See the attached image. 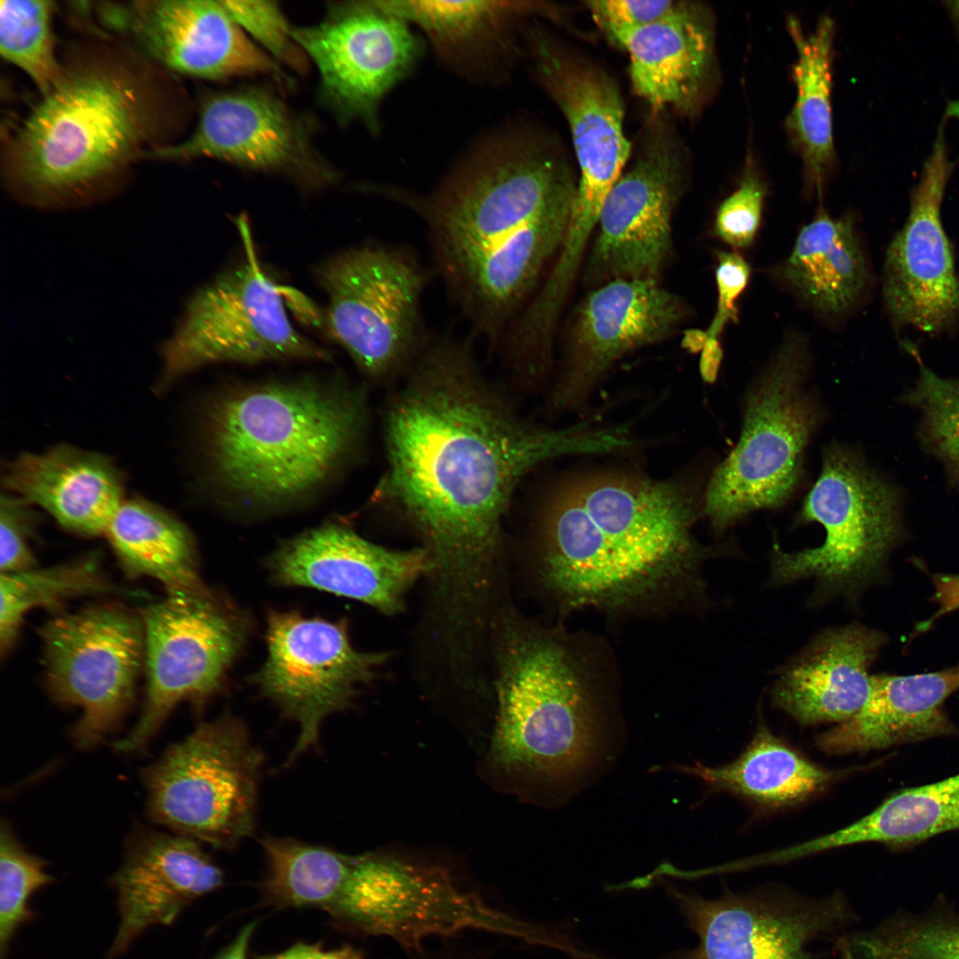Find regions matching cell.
I'll list each match as a JSON object with an SVG mask.
<instances>
[{"instance_id": "5bb4252c", "label": "cell", "mask_w": 959, "mask_h": 959, "mask_svg": "<svg viewBox=\"0 0 959 959\" xmlns=\"http://www.w3.org/2000/svg\"><path fill=\"white\" fill-rule=\"evenodd\" d=\"M39 635L50 693L82 709L71 735L90 749L133 701L145 655L142 618L118 605L95 604L57 615Z\"/></svg>"}, {"instance_id": "60d3db41", "label": "cell", "mask_w": 959, "mask_h": 959, "mask_svg": "<svg viewBox=\"0 0 959 959\" xmlns=\"http://www.w3.org/2000/svg\"><path fill=\"white\" fill-rule=\"evenodd\" d=\"M247 36L278 64L304 72L307 58L292 36V28L273 1L222 0Z\"/></svg>"}, {"instance_id": "816d5d0a", "label": "cell", "mask_w": 959, "mask_h": 959, "mask_svg": "<svg viewBox=\"0 0 959 959\" xmlns=\"http://www.w3.org/2000/svg\"><path fill=\"white\" fill-rule=\"evenodd\" d=\"M948 4H950V6H947V9L948 10V12L950 13V15L952 16V20H953V21H954V23H955V25L956 27V29L958 30V34H959V2L948 3Z\"/></svg>"}, {"instance_id": "681fc988", "label": "cell", "mask_w": 959, "mask_h": 959, "mask_svg": "<svg viewBox=\"0 0 959 959\" xmlns=\"http://www.w3.org/2000/svg\"><path fill=\"white\" fill-rule=\"evenodd\" d=\"M255 925V923H250L243 926L233 942L222 950L216 959H247L248 947Z\"/></svg>"}, {"instance_id": "1f68e13d", "label": "cell", "mask_w": 959, "mask_h": 959, "mask_svg": "<svg viewBox=\"0 0 959 959\" xmlns=\"http://www.w3.org/2000/svg\"><path fill=\"white\" fill-rule=\"evenodd\" d=\"M788 30L797 52L792 77L796 99L786 127L803 162L804 191L822 194L835 166L832 67L835 23L823 15L806 33L789 17Z\"/></svg>"}, {"instance_id": "f35d334b", "label": "cell", "mask_w": 959, "mask_h": 959, "mask_svg": "<svg viewBox=\"0 0 959 959\" xmlns=\"http://www.w3.org/2000/svg\"><path fill=\"white\" fill-rule=\"evenodd\" d=\"M904 400L922 413L923 444L959 482V380L942 378L924 365Z\"/></svg>"}, {"instance_id": "9c48e42d", "label": "cell", "mask_w": 959, "mask_h": 959, "mask_svg": "<svg viewBox=\"0 0 959 959\" xmlns=\"http://www.w3.org/2000/svg\"><path fill=\"white\" fill-rule=\"evenodd\" d=\"M265 757L241 719L200 723L143 770L149 816L218 849L251 836Z\"/></svg>"}, {"instance_id": "484cf974", "label": "cell", "mask_w": 959, "mask_h": 959, "mask_svg": "<svg viewBox=\"0 0 959 959\" xmlns=\"http://www.w3.org/2000/svg\"><path fill=\"white\" fill-rule=\"evenodd\" d=\"M885 641L882 632L854 623L818 634L781 670L773 702L804 725L848 720L868 698L869 670Z\"/></svg>"}, {"instance_id": "e575fe53", "label": "cell", "mask_w": 959, "mask_h": 959, "mask_svg": "<svg viewBox=\"0 0 959 959\" xmlns=\"http://www.w3.org/2000/svg\"><path fill=\"white\" fill-rule=\"evenodd\" d=\"M958 830L959 773L900 789L864 817L841 829L807 840L804 847L812 855L863 843L902 850Z\"/></svg>"}, {"instance_id": "277c9868", "label": "cell", "mask_w": 959, "mask_h": 959, "mask_svg": "<svg viewBox=\"0 0 959 959\" xmlns=\"http://www.w3.org/2000/svg\"><path fill=\"white\" fill-rule=\"evenodd\" d=\"M495 654L492 757L562 804L612 759L614 732L584 667L561 639L503 616Z\"/></svg>"}, {"instance_id": "ffe728a7", "label": "cell", "mask_w": 959, "mask_h": 959, "mask_svg": "<svg viewBox=\"0 0 959 959\" xmlns=\"http://www.w3.org/2000/svg\"><path fill=\"white\" fill-rule=\"evenodd\" d=\"M266 566L277 585L324 590L389 615L403 610L407 591L431 567L424 547L391 550L336 523L285 540Z\"/></svg>"}, {"instance_id": "5b68a950", "label": "cell", "mask_w": 959, "mask_h": 959, "mask_svg": "<svg viewBox=\"0 0 959 959\" xmlns=\"http://www.w3.org/2000/svg\"><path fill=\"white\" fill-rule=\"evenodd\" d=\"M154 120L142 81L120 66L65 70L12 141L7 185L42 210L98 202L147 142Z\"/></svg>"}, {"instance_id": "44dd1931", "label": "cell", "mask_w": 959, "mask_h": 959, "mask_svg": "<svg viewBox=\"0 0 959 959\" xmlns=\"http://www.w3.org/2000/svg\"><path fill=\"white\" fill-rule=\"evenodd\" d=\"M683 173L675 144L659 137L621 175L601 210L589 261L594 275L655 279L670 249L671 215Z\"/></svg>"}, {"instance_id": "4fadbf2b", "label": "cell", "mask_w": 959, "mask_h": 959, "mask_svg": "<svg viewBox=\"0 0 959 959\" xmlns=\"http://www.w3.org/2000/svg\"><path fill=\"white\" fill-rule=\"evenodd\" d=\"M292 36L319 76V98L342 123L380 130L385 96L415 68L424 39L384 0L329 3L321 21Z\"/></svg>"}, {"instance_id": "e0dca14e", "label": "cell", "mask_w": 959, "mask_h": 959, "mask_svg": "<svg viewBox=\"0 0 959 959\" xmlns=\"http://www.w3.org/2000/svg\"><path fill=\"white\" fill-rule=\"evenodd\" d=\"M145 155L163 161L211 158L250 170L289 176L313 187L337 179L313 147L306 120L261 87L210 94L201 105L189 137L150 149Z\"/></svg>"}, {"instance_id": "bcb514c9", "label": "cell", "mask_w": 959, "mask_h": 959, "mask_svg": "<svg viewBox=\"0 0 959 959\" xmlns=\"http://www.w3.org/2000/svg\"><path fill=\"white\" fill-rule=\"evenodd\" d=\"M933 593L931 600L936 604L935 612L918 625L923 631L939 618L959 610V574H937L931 577Z\"/></svg>"}, {"instance_id": "4316f807", "label": "cell", "mask_w": 959, "mask_h": 959, "mask_svg": "<svg viewBox=\"0 0 959 959\" xmlns=\"http://www.w3.org/2000/svg\"><path fill=\"white\" fill-rule=\"evenodd\" d=\"M618 45L629 52L634 91L654 108L693 114L716 79L712 15L696 3L679 2L672 12L628 33Z\"/></svg>"}, {"instance_id": "7a4b0ae2", "label": "cell", "mask_w": 959, "mask_h": 959, "mask_svg": "<svg viewBox=\"0 0 959 959\" xmlns=\"http://www.w3.org/2000/svg\"><path fill=\"white\" fill-rule=\"evenodd\" d=\"M680 484L598 475L559 487L539 522L540 574L574 607H622L691 575L704 557Z\"/></svg>"}, {"instance_id": "f1b7e54d", "label": "cell", "mask_w": 959, "mask_h": 959, "mask_svg": "<svg viewBox=\"0 0 959 959\" xmlns=\"http://www.w3.org/2000/svg\"><path fill=\"white\" fill-rule=\"evenodd\" d=\"M959 690V664L913 675H872L868 698L848 720L824 732L817 747L828 754L879 750L954 735L945 702Z\"/></svg>"}, {"instance_id": "30bf717a", "label": "cell", "mask_w": 959, "mask_h": 959, "mask_svg": "<svg viewBox=\"0 0 959 959\" xmlns=\"http://www.w3.org/2000/svg\"><path fill=\"white\" fill-rule=\"evenodd\" d=\"M329 304L327 324L358 369L374 380L409 371L430 342L422 297L428 276L409 251L364 245L316 270Z\"/></svg>"}, {"instance_id": "8d00e7d4", "label": "cell", "mask_w": 959, "mask_h": 959, "mask_svg": "<svg viewBox=\"0 0 959 959\" xmlns=\"http://www.w3.org/2000/svg\"><path fill=\"white\" fill-rule=\"evenodd\" d=\"M109 583L96 560L0 575V650L12 646L26 613L35 607L57 608L66 600L108 591Z\"/></svg>"}, {"instance_id": "f546056e", "label": "cell", "mask_w": 959, "mask_h": 959, "mask_svg": "<svg viewBox=\"0 0 959 959\" xmlns=\"http://www.w3.org/2000/svg\"><path fill=\"white\" fill-rule=\"evenodd\" d=\"M3 485L64 528L89 536L105 535L123 502V477L114 464L68 445L20 455L8 464Z\"/></svg>"}, {"instance_id": "7402d4cb", "label": "cell", "mask_w": 959, "mask_h": 959, "mask_svg": "<svg viewBox=\"0 0 959 959\" xmlns=\"http://www.w3.org/2000/svg\"><path fill=\"white\" fill-rule=\"evenodd\" d=\"M684 314L679 299L655 279H614L590 292L571 329L555 407L581 406L619 359L669 336Z\"/></svg>"}, {"instance_id": "f6af8a7d", "label": "cell", "mask_w": 959, "mask_h": 959, "mask_svg": "<svg viewBox=\"0 0 959 959\" xmlns=\"http://www.w3.org/2000/svg\"><path fill=\"white\" fill-rule=\"evenodd\" d=\"M750 275L749 263L737 251H717V303L714 318L706 330L709 337H719L728 322L737 321L736 301L747 288Z\"/></svg>"}, {"instance_id": "603a6c76", "label": "cell", "mask_w": 959, "mask_h": 959, "mask_svg": "<svg viewBox=\"0 0 959 959\" xmlns=\"http://www.w3.org/2000/svg\"><path fill=\"white\" fill-rule=\"evenodd\" d=\"M527 40L537 78L570 128L580 167L577 191L605 201L630 152L618 87L601 68L561 51L538 31L530 30Z\"/></svg>"}, {"instance_id": "f907efd6", "label": "cell", "mask_w": 959, "mask_h": 959, "mask_svg": "<svg viewBox=\"0 0 959 959\" xmlns=\"http://www.w3.org/2000/svg\"><path fill=\"white\" fill-rule=\"evenodd\" d=\"M709 336L706 330L690 329L685 333L682 342L684 348L691 353L701 352Z\"/></svg>"}, {"instance_id": "b9f144b4", "label": "cell", "mask_w": 959, "mask_h": 959, "mask_svg": "<svg viewBox=\"0 0 959 959\" xmlns=\"http://www.w3.org/2000/svg\"><path fill=\"white\" fill-rule=\"evenodd\" d=\"M766 185L750 163L736 189L719 205L715 218L716 234L733 250H745L754 242L762 221Z\"/></svg>"}, {"instance_id": "d590c367", "label": "cell", "mask_w": 959, "mask_h": 959, "mask_svg": "<svg viewBox=\"0 0 959 959\" xmlns=\"http://www.w3.org/2000/svg\"><path fill=\"white\" fill-rule=\"evenodd\" d=\"M837 959H959V914L945 901L897 912L868 931L835 939Z\"/></svg>"}, {"instance_id": "7dc6e473", "label": "cell", "mask_w": 959, "mask_h": 959, "mask_svg": "<svg viewBox=\"0 0 959 959\" xmlns=\"http://www.w3.org/2000/svg\"><path fill=\"white\" fill-rule=\"evenodd\" d=\"M258 959H361V954L349 946L325 950L319 945L297 943L281 953L263 955Z\"/></svg>"}, {"instance_id": "74e56055", "label": "cell", "mask_w": 959, "mask_h": 959, "mask_svg": "<svg viewBox=\"0 0 959 959\" xmlns=\"http://www.w3.org/2000/svg\"><path fill=\"white\" fill-rule=\"evenodd\" d=\"M53 4L44 0L0 2L1 55L24 71L43 95L57 84L64 73L54 53Z\"/></svg>"}, {"instance_id": "7bdbcfd3", "label": "cell", "mask_w": 959, "mask_h": 959, "mask_svg": "<svg viewBox=\"0 0 959 959\" xmlns=\"http://www.w3.org/2000/svg\"><path fill=\"white\" fill-rule=\"evenodd\" d=\"M29 503L9 494L0 501V570L15 573L36 567L29 539L36 517Z\"/></svg>"}, {"instance_id": "d6986e66", "label": "cell", "mask_w": 959, "mask_h": 959, "mask_svg": "<svg viewBox=\"0 0 959 959\" xmlns=\"http://www.w3.org/2000/svg\"><path fill=\"white\" fill-rule=\"evenodd\" d=\"M100 9L107 24L131 34L147 54L179 74L213 81L282 75L222 1H136Z\"/></svg>"}, {"instance_id": "9a60e30c", "label": "cell", "mask_w": 959, "mask_h": 959, "mask_svg": "<svg viewBox=\"0 0 959 959\" xmlns=\"http://www.w3.org/2000/svg\"><path fill=\"white\" fill-rule=\"evenodd\" d=\"M266 641V659L249 681L299 725L289 765L314 746L322 721L351 705L358 687L373 679L388 654L356 650L345 619L305 617L297 611H269Z\"/></svg>"}, {"instance_id": "8992f818", "label": "cell", "mask_w": 959, "mask_h": 959, "mask_svg": "<svg viewBox=\"0 0 959 959\" xmlns=\"http://www.w3.org/2000/svg\"><path fill=\"white\" fill-rule=\"evenodd\" d=\"M577 186L543 136L510 123L474 142L431 191L377 185L376 194L424 223L437 266L449 285L502 250Z\"/></svg>"}, {"instance_id": "ba28073f", "label": "cell", "mask_w": 959, "mask_h": 959, "mask_svg": "<svg viewBox=\"0 0 959 959\" xmlns=\"http://www.w3.org/2000/svg\"><path fill=\"white\" fill-rule=\"evenodd\" d=\"M799 519L820 524L824 542L795 552L775 546L771 557L775 583L813 578L825 590L852 593L882 575L902 535L893 485L839 445L825 449L820 474Z\"/></svg>"}, {"instance_id": "3957f363", "label": "cell", "mask_w": 959, "mask_h": 959, "mask_svg": "<svg viewBox=\"0 0 959 959\" xmlns=\"http://www.w3.org/2000/svg\"><path fill=\"white\" fill-rule=\"evenodd\" d=\"M361 391L302 378L226 390L204 407L199 447L213 486L250 513L289 508L326 486L356 454Z\"/></svg>"}, {"instance_id": "ab89813d", "label": "cell", "mask_w": 959, "mask_h": 959, "mask_svg": "<svg viewBox=\"0 0 959 959\" xmlns=\"http://www.w3.org/2000/svg\"><path fill=\"white\" fill-rule=\"evenodd\" d=\"M52 882L44 860L28 852L9 825L0 836V953L5 954L16 930L30 917L31 896Z\"/></svg>"}, {"instance_id": "7c38bea8", "label": "cell", "mask_w": 959, "mask_h": 959, "mask_svg": "<svg viewBox=\"0 0 959 959\" xmlns=\"http://www.w3.org/2000/svg\"><path fill=\"white\" fill-rule=\"evenodd\" d=\"M162 356L157 391L214 363L331 358L294 329L277 287L250 250L192 296Z\"/></svg>"}, {"instance_id": "cb8c5ba5", "label": "cell", "mask_w": 959, "mask_h": 959, "mask_svg": "<svg viewBox=\"0 0 959 959\" xmlns=\"http://www.w3.org/2000/svg\"><path fill=\"white\" fill-rule=\"evenodd\" d=\"M114 883L120 923L112 956L147 929L171 923L189 902L221 886L223 872L198 841L143 831L129 844Z\"/></svg>"}, {"instance_id": "83f0119b", "label": "cell", "mask_w": 959, "mask_h": 959, "mask_svg": "<svg viewBox=\"0 0 959 959\" xmlns=\"http://www.w3.org/2000/svg\"><path fill=\"white\" fill-rule=\"evenodd\" d=\"M384 1L421 31L448 69L486 84L509 76L519 50L517 27L537 8L519 1Z\"/></svg>"}, {"instance_id": "4dcf8cb0", "label": "cell", "mask_w": 959, "mask_h": 959, "mask_svg": "<svg viewBox=\"0 0 959 959\" xmlns=\"http://www.w3.org/2000/svg\"><path fill=\"white\" fill-rule=\"evenodd\" d=\"M771 277L817 319L837 324L865 298L871 276L852 215L830 216L820 207L802 226L789 254Z\"/></svg>"}, {"instance_id": "d6a6232c", "label": "cell", "mask_w": 959, "mask_h": 959, "mask_svg": "<svg viewBox=\"0 0 959 959\" xmlns=\"http://www.w3.org/2000/svg\"><path fill=\"white\" fill-rule=\"evenodd\" d=\"M678 769L699 777L712 789L771 808L803 803L844 773L815 764L765 725L758 726L741 754L728 764L707 766L697 763Z\"/></svg>"}, {"instance_id": "52a82bcc", "label": "cell", "mask_w": 959, "mask_h": 959, "mask_svg": "<svg viewBox=\"0 0 959 959\" xmlns=\"http://www.w3.org/2000/svg\"><path fill=\"white\" fill-rule=\"evenodd\" d=\"M811 364L808 337L787 331L747 394L737 445L708 485L702 511L716 528L780 507L797 488L805 448L821 417L806 388Z\"/></svg>"}, {"instance_id": "836d02e7", "label": "cell", "mask_w": 959, "mask_h": 959, "mask_svg": "<svg viewBox=\"0 0 959 959\" xmlns=\"http://www.w3.org/2000/svg\"><path fill=\"white\" fill-rule=\"evenodd\" d=\"M105 535L129 575L152 577L168 593L208 589L191 534L159 506L140 498L123 500Z\"/></svg>"}, {"instance_id": "8fae6325", "label": "cell", "mask_w": 959, "mask_h": 959, "mask_svg": "<svg viewBox=\"0 0 959 959\" xmlns=\"http://www.w3.org/2000/svg\"><path fill=\"white\" fill-rule=\"evenodd\" d=\"M147 699L131 732L115 747L143 748L181 701L198 708L225 687L252 630V620L227 597L210 589L168 593L143 612Z\"/></svg>"}, {"instance_id": "2e32d148", "label": "cell", "mask_w": 959, "mask_h": 959, "mask_svg": "<svg viewBox=\"0 0 959 959\" xmlns=\"http://www.w3.org/2000/svg\"><path fill=\"white\" fill-rule=\"evenodd\" d=\"M668 888L699 941L664 959H819L810 945L845 933L857 919L839 891L811 897L765 886L708 900Z\"/></svg>"}, {"instance_id": "ac0fdd59", "label": "cell", "mask_w": 959, "mask_h": 959, "mask_svg": "<svg viewBox=\"0 0 959 959\" xmlns=\"http://www.w3.org/2000/svg\"><path fill=\"white\" fill-rule=\"evenodd\" d=\"M950 117L946 110L912 191L907 220L888 246L883 273L884 302L895 327L931 334L950 329L959 318V278L940 219L954 167L945 136Z\"/></svg>"}, {"instance_id": "d4e9b609", "label": "cell", "mask_w": 959, "mask_h": 959, "mask_svg": "<svg viewBox=\"0 0 959 959\" xmlns=\"http://www.w3.org/2000/svg\"><path fill=\"white\" fill-rule=\"evenodd\" d=\"M503 924L515 925L438 873L372 855L364 861L357 930L413 947L424 934Z\"/></svg>"}, {"instance_id": "c3c4849f", "label": "cell", "mask_w": 959, "mask_h": 959, "mask_svg": "<svg viewBox=\"0 0 959 959\" xmlns=\"http://www.w3.org/2000/svg\"><path fill=\"white\" fill-rule=\"evenodd\" d=\"M723 357L724 353L719 337H709L701 352L699 365L701 376L705 383H715Z\"/></svg>"}, {"instance_id": "6da1fadb", "label": "cell", "mask_w": 959, "mask_h": 959, "mask_svg": "<svg viewBox=\"0 0 959 959\" xmlns=\"http://www.w3.org/2000/svg\"><path fill=\"white\" fill-rule=\"evenodd\" d=\"M382 492L417 531L444 617L483 614L503 519L521 479L563 456L612 452L619 431L527 424L483 376L468 341H430L386 414Z\"/></svg>"}, {"instance_id": "ee69618b", "label": "cell", "mask_w": 959, "mask_h": 959, "mask_svg": "<svg viewBox=\"0 0 959 959\" xmlns=\"http://www.w3.org/2000/svg\"><path fill=\"white\" fill-rule=\"evenodd\" d=\"M678 3L671 0H601L588 1L586 5L610 41L619 44L628 33L672 12Z\"/></svg>"}]
</instances>
